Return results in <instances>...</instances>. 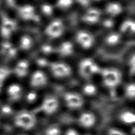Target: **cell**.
Returning a JSON list of instances; mask_svg holds the SVG:
<instances>
[{
	"label": "cell",
	"mask_w": 135,
	"mask_h": 135,
	"mask_svg": "<svg viewBox=\"0 0 135 135\" xmlns=\"http://www.w3.org/2000/svg\"><path fill=\"white\" fill-rule=\"evenodd\" d=\"M96 121V118L94 114L90 112H83L79 118L80 124L83 128H89L94 126Z\"/></svg>",
	"instance_id": "21"
},
{
	"label": "cell",
	"mask_w": 135,
	"mask_h": 135,
	"mask_svg": "<svg viewBox=\"0 0 135 135\" xmlns=\"http://www.w3.org/2000/svg\"><path fill=\"white\" fill-rule=\"evenodd\" d=\"M45 134V135H60L61 130L59 127L52 126L48 127L46 129Z\"/></svg>",
	"instance_id": "31"
},
{
	"label": "cell",
	"mask_w": 135,
	"mask_h": 135,
	"mask_svg": "<svg viewBox=\"0 0 135 135\" xmlns=\"http://www.w3.org/2000/svg\"><path fill=\"white\" fill-rule=\"evenodd\" d=\"M65 31V24L60 18H54L49 21L44 28V33L47 38L55 40L61 38Z\"/></svg>",
	"instance_id": "5"
},
{
	"label": "cell",
	"mask_w": 135,
	"mask_h": 135,
	"mask_svg": "<svg viewBox=\"0 0 135 135\" xmlns=\"http://www.w3.org/2000/svg\"><path fill=\"white\" fill-rule=\"evenodd\" d=\"M123 39V36L118 31L112 30L106 32L103 37V42L108 47H113L119 45Z\"/></svg>",
	"instance_id": "18"
},
{
	"label": "cell",
	"mask_w": 135,
	"mask_h": 135,
	"mask_svg": "<svg viewBox=\"0 0 135 135\" xmlns=\"http://www.w3.org/2000/svg\"><path fill=\"white\" fill-rule=\"evenodd\" d=\"M123 6L118 1H111L108 2L104 6V12L107 17L114 18L118 17L123 12Z\"/></svg>",
	"instance_id": "16"
},
{
	"label": "cell",
	"mask_w": 135,
	"mask_h": 135,
	"mask_svg": "<svg viewBox=\"0 0 135 135\" xmlns=\"http://www.w3.org/2000/svg\"><path fill=\"white\" fill-rule=\"evenodd\" d=\"M120 119L122 122L126 124L133 123L135 121V115L131 111H126L122 112L120 115Z\"/></svg>",
	"instance_id": "27"
},
{
	"label": "cell",
	"mask_w": 135,
	"mask_h": 135,
	"mask_svg": "<svg viewBox=\"0 0 135 135\" xmlns=\"http://www.w3.org/2000/svg\"><path fill=\"white\" fill-rule=\"evenodd\" d=\"M3 5V0H0V8Z\"/></svg>",
	"instance_id": "38"
},
{
	"label": "cell",
	"mask_w": 135,
	"mask_h": 135,
	"mask_svg": "<svg viewBox=\"0 0 135 135\" xmlns=\"http://www.w3.org/2000/svg\"><path fill=\"white\" fill-rule=\"evenodd\" d=\"M50 61L47 60V58L44 56H41L38 57L35 60V64L37 66L38 69L43 70L44 68H47Z\"/></svg>",
	"instance_id": "30"
},
{
	"label": "cell",
	"mask_w": 135,
	"mask_h": 135,
	"mask_svg": "<svg viewBox=\"0 0 135 135\" xmlns=\"http://www.w3.org/2000/svg\"><path fill=\"white\" fill-rule=\"evenodd\" d=\"M29 83L34 89H40L45 86L48 82V76L42 69H37L29 75Z\"/></svg>",
	"instance_id": "10"
},
{
	"label": "cell",
	"mask_w": 135,
	"mask_h": 135,
	"mask_svg": "<svg viewBox=\"0 0 135 135\" xmlns=\"http://www.w3.org/2000/svg\"><path fill=\"white\" fill-rule=\"evenodd\" d=\"M55 9L54 5L48 2H44L40 5L39 10L42 16L50 17L53 15L55 12Z\"/></svg>",
	"instance_id": "22"
},
{
	"label": "cell",
	"mask_w": 135,
	"mask_h": 135,
	"mask_svg": "<svg viewBox=\"0 0 135 135\" xmlns=\"http://www.w3.org/2000/svg\"><path fill=\"white\" fill-rule=\"evenodd\" d=\"M107 135H126L123 132L115 128L109 129Z\"/></svg>",
	"instance_id": "34"
},
{
	"label": "cell",
	"mask_w": 135,
	"mask_h": 135,
	"mask_svg": "<svg viewBox=\"0 0 135 135\" xmlns=\"http://www.w3.org/2000/svg\"><path fill=\"white\" fill-rule=\"evenodd\" d=\"M117 31L123 38L124 37H133L135 33L134 20L131 17L124 19L118 25V30Z\"/></svg>",
	"instance_id": "15"
},
{
	"label": "cell",
	"mask_w": 135,
	"mask_h": 135,
	"mask_svg": "<svg viewBox=\"0 0 135 135\" xmlns=\"http://www.w3.org/2000/svg\"><path fill=\"white\" fill-rule=\"evenodd\" d=\"M40 51L43 56L47 57L48 56L55 54V46L47 43H44L40 46Z\"/></svg>",
	"instance_id": "26"
},
{
	"label": "cell",
	"mask_w": 135,
	"mask_h": 135,
	"mask_svg": "<svg viewBox=\"0 0 135 135\" xmlns=\"http://www.w3.org/2000/svg\"><path fill=\"white\" fill-rule=\"evenodd\" d=\"M101 66L93 58L85 57L81 59L77 66L78 72L84 79H89L99 75Z\"/></svg>",
	"instance_id": "2"
},
{
	"label": "cell",
	"mask_w": 135,
	"mask_h": 135,
	"mask_svg": "<svg viewBox=\"0 0 135 135\" xmlns=\"http://www.w3.org/2000/svg\"><path fill=\"white\" fill-rule=\"evenodd\" d=\"M34 41L33 37L28 34H23L19 36L15 44L18 51L27 52L34 46Z\"/></svg>",
	"instance_id": "17"
},
{
	"label": "cell",
	"mask_w": 135,
	"mask_h": 135,
	"mask_svg": "<svg viewBox=\"0 0 135 135\" xmlns=\"http://www.w3.org/2000/svg\"><path fill=\"white\" fill-rule=\"evenodd\" d=\"M75 51V45L70 40H64L55 46V54L60 57L66 59L71 57Z\"/></svg>",
	"instance_id": "13"
},
{
	"label": "cell",
	"mask_w": 135,
	"mask_h": 135,
	"mask_svg": "<svg viewBox=\"0 0 135 135\" xmlns=\"http://www.w3.org/2000/svg\"><path fill=\"white\" fill-rule=\"evenodd\" d=\"M59 103L57 99L54 97L49 96L46 97L41 105L42 110L47 114L54 113L58 109Z\"/></svg>",
	"instance_id": "19"
},
{
	"label": "cell",
	"mask_w": 135,
	"mask_h": 135,
	"mask_svg": "<svg viewBox=\"0 0 135 135\" xmlns=\"http://www.w3.org/2000/svg\"><path fill=\"white\" fill-rule=\"evenodd\" d=\"M36 93L34 92H30L27 95V100L29 102H33L36 99Z\"/></svg>",
	"instance_id": "35"
},
{
	"label": "cell",
	"mask_w": 135,
	"mask_h": 135,
	"mask_svg": "<svg viewBox=\"0 0 135 135\" xmlns=\"http://www.w3.org/2000/svg\"><path fill=\"white\" fill-rule=\"evenodd\" d=\"M36 123L35 116L28 112H21L16 115L15 124L18 127L24 130H30L34 128Z\"/></svg>",
	"instance_id": "9"
},
{
	"label": "cell",
	"mask_w": 135,
	"mask_h": 135,
	"mask_svg": "<svg viewBox=\"0 0 135 135\" xmlns=\"http://www.w3.org/2000/svg\"><path fill=\"white\" fill-rule=\"evenodd\" d=\"M90 2L91 0H75V4H78L80 7H83L84 9L90 6Z\"/></svg>",
	"instance_id": "33"
},
{
	"label": "cell",
	"mask_w": 135,
	"mask_h": 135,
	"mask_svg": "<svg viewBox=\"0 0 135 135\" xmlns=\"http://www.w3.org/2000/svg\"><path fill=\"white\" fill-rule=\"evenodd\" d=\"M17 21L9 16L0 21V35L3 40H9L17 29Z\"/></svg>",
	"instance_id": "8"
},
{
	"label": "cell",
	"mask_w": 135,
	"mask_h": 135,
	"mask_svg": "<svg viewBox=\"0 0 135 135\" xmlns=\"http://www.w3.org/2000/svg\"><path fill=\"white\" fill-rule=\"evenodd\" d=\"M103 84L107 88L114 89L121 83L123 75L121 71L114 66L101 67L99 75Z\"/></svg>",
	"instance_id": "1"
},
{
	"label": "cell",
	"mask_w": 135,
	"mask_h": 135,
	"mask_svg": "<svg viewBox=\"0 0 135 135\" xmlns=\"http://www.w3.org/2000/svg\"><path fill=\"white\" fill-rule=\"evenodd\" d=\"M23 89L21 85L18 83H14L11 84L7 88V93L12 101H17L22 94Z\"/></svg>",
	"instance_id": "20"
},
{
	"label": "cell",
	"mask_w": 135,
	"mask_h": 135,
	"mask_svg": "<svg viewBox=\"0 0 135 135\" xmlns=\"http://www.w3.org/2000/svg\"><path fill=\"white\" fill-rule=\"evenodd\" d=\"M74 43L83 50L91 49L95 43V37L94 34L86 29L77 30L74 36Z\"/></svg>",
	"instance_id": "6"
},
{
	"label": "cell",
	"mask_w": 135,
	"mask_h": 135,
	"mask_svg": "<svg viewBox=\"0 0 135 135\" xmlns=\"http://www.w3.org/2000/svg\"><path fill=\"white\" fill-rule=\"evenodd\" d=\"M127 70L129 76L133 77L135 72V55L134 52H133L127 58Z\"/></svg>",
	"instance_id": "24"
},
{
	"label": "cell",
	"mask_w": 135,
	"mask_h": 135,
	"mask_svg": "<svg viewBox=\"0 0 135 135\" xmlns=\"http://www.w3.org/2000/svg\"><path fill=\"white\" fill-rule=\"evenodd\" d=\"M99 24L101 25L102 28L105 30L106 32L113 30L115 25L114 19L109 17H107L105 18H102Z\"/></svg>",
	"instance_id": "25"
},
{
	"label": "cell",
	"mask_w": 135,
	"mask_h": 135,
	"mask_svg": "<svg viewBox=\"0 0 135 135\" xmlns=\"http://www.w3.org/2000/svg\"><path fill=\"white\" fill-rule=\"evenodd\" d=\"M82 90L85 95H93L97 93V88L93 83H87L83 85Z\"/></svg>",
	"instance_id": "28"
},
{
	"label": "cell",
	"mask_w": 135,
	"mask_h": 135,
	"mask_svg": "<svg viewBox=\"0 0 135 135\" xmlns=\"http://www.w3.org/2000/svg\"><path fill=\"white\" fill-rule=\"evenodd\" d=\"M64 101L66 105L72 109H76L82 107L84 104L83 97L78 92L70 91L64 95Z\"/></svg>",
	"instance_id": "14"
},
{
	"label": "cell",
	"mask_w": 135,
	"mask_h": 135,
	"mask_svg": "<svg viewBox=\"0 0 135 135\" xmlns=\"http://www.w3.org/2000/svg\"><path fill=\"white\" fill-rule=\"evenodd\" d=\"M126 96L129 99H133L135 97V84L134 82L128 83L124 89Z\"/></svg>",
	"instance_id": "29"
},
{
	"label": "cell",
	"mask_w": 135,
	"mask_h": 135,
	"mask_svg": "<svg viewBox=\"0 0 135 135\" xmlns=\"http://www.w3.org/2000/svg\"><path fill=\"white\" fill-rule=\"evenodd\" d=\"M18 52L16 45L9 40H3L0 44V57L5 61H11L15 59Z\"/></svg>",
	"instance_id": "11"
},
{
	"label": "cell",
	"mask_w": 135,
	"mask_h": 135,
	"mask_svg": "<svg viewBox=\"0 0 135 135\" xmlns=\"http://www.w3.org/2000/svg\"><path fill=\"white\" fill-rule=\"evenodd\" d=\"M17 4V0H3L2 6H5L8 8L11 7L16 9L18 6Z\"/></svg>",
	"instance_id": "32"
},
{
	"label": "cell",
	"mask_w": 135,
	"mask_h": 135,
	"mask_svg": "<svg viewBox=\"0 0 135 135\" xmlns=\"http://www.w3.org/2000/svg\"><path fill=\"white\" fill-rule=\"evenodd\" d=\"M102 11L97 7L89 6L84 9L81 15L80 20L84 24L94 26L99 24L102 17Z\"/></svg>",
	"instance_id": "7"
},
{
	"label": "cell",
	"mask_w": 135,
	"mask_h": 135,
	"mask_svg": "<svg viewBox=\"0 0 135 135\" xmlns=\"http://www.w3.org/2000/svg\"><path fill=\"white\" fill-rule=\"evenodd\" d=\"M17 17L25 22L38 23L41 21V16L36 8L32 4L24 3L18 5L15 9Z\"/></svg>",
	"instance_id": "3"
},
{
	"label": "cell",
	"mask_w": 135,
	"mask_h": 135,
	"mask_svg": "<svg viewBox=\"0 0 135 135\" xmlns=\"http://www.w3.org/2000/svg\"><path fill=\"white\" fill-rule=\"evenodd\" d=\"M52 76L57 79H65L71 76L73 73L71 66L62 60L50 61L47 68Z\"/></svg>",
	"instance_id": "4"
},
{
	"label": "cell",
	"mask_w": 135,
	"mask_h": 135,
	"mask_svg": "<svg viewBox=\"0 0 135 135\" xmlns=\"http://www.w3.org/2000/svg\"><path fill=\"white\" fill-rule=\"evenodd\" d=\"M31 67V63L27 59H21L16 61L11 72L17 78L22 79L30 75Z\"/></svg>",
	"instance_id": "12"
},
{
	"label": "cell",
	"mask_w": 135,
	"mask_h": 135,
	"mask_svg": "<svg viewBox=\"0 0 135 135\" xmlns=\"http://www.w3.org/2000/svg\"><path fill=\"white\" fill-rule=\"evenodd\" d=\"M75 4V0H55V7L61 11H67Z\"/></svg>",
	"instance_id": "23"
},
{
	"label": "cell",
	"mask_w": 135,
	"mask_h": 135,
	"mask_svg": "<svg viewBox=\"0 0 135 135\" xmlns=\"http://www.w3.org/2000/svg\"><path fill=\"white\" fill-rule=\"evenodd\" d=\"M105 0H91V1H93V2H101L102 1H104Z\"/></svg>",
	"instance_id": "37"
},
{
	"label": "cell",
	"mask_w": 135,
	"mask_h": 135,
	"mask_svg": "<svg viewBox=\"0 0 135 135\" xmlns=\"http://www.w3.org/2000/svg\"><path fill=\"white\" fill-rule=\"evenodd\" d=\"M64 135H80L78 132L73 129H70L68 130L65 133Z\"/></svg>",
	"instance_id": "36"
}]
</instances>
